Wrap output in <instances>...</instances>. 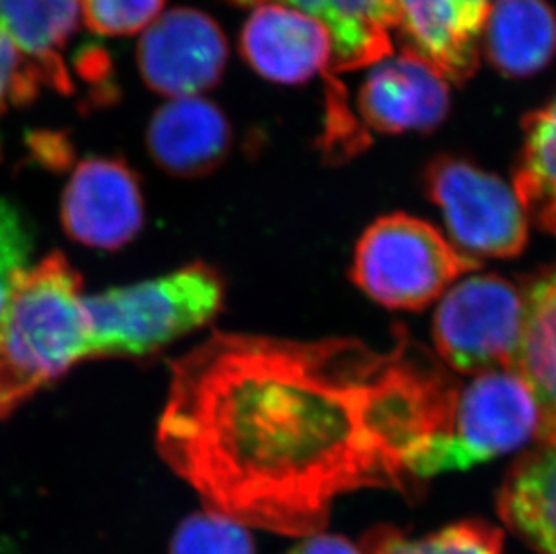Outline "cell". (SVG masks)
Instances as JSON below:
<instances>
[{
    "instance_id": "6da1fadb",
    "label": "cell",
    "mask_w": 556,
    "mask_h": 554,
    "mask_svg": "<svg viewBox=\"0 0 556 554\" xmlns=\"http://www.w3.org/2000/svg\"><path fill=\"white\" fill-rule=\"evenodd\" d=\"M391 358L355 339L215 333L172 366L159 455L207 509L312 537L341 493H416L375 421Z\"/></svg>"
},
{
    "instance_id": "7a4b0ae2",
    "label": "cell",
    "mask_w": 556,
    "mask_h": 554,
    "mask_svg": "<svg viewBox=\"0 0 556 554\" xmlns=\"http://www.w3.org/2000/svg\"><path fill=\"white\" fill-rule=\"evenodd\" d=\"M90 358L81 276L53 252L16 277L0 314V419Z\"/></svg>"
},
{
    "instance_id": "3957f363",
    "label": "cell",
    "mask_w": 556,
    "mask_h": 554,
    "mask_svg": "<svg viewBox=\"0 0 556 554\" xmlns=\"http://www.w3.org/2000/svg\"><path fill=\"white\" fill-rule=\"evenodd\" d=\"M226 285L205 263L85 298L90 358H142L215 319Z\"/></svg>"
},
{
    "instance_id": "277c9868",
    "label": "cell",
    "mask_w": 556,
    "mask_h": 554,
    "mask_svg": "<svg viewBox=\"0 0 556 554\" xmlns=\"http://www.w3.org/2000/svg\"><path fill=\"white\" fill-rule=\"evenodd\" d=\"M478 268L481 263L457 251L434 225L393 213L364 230L350 277L375 303L418 312Z\"/></svg>"
},
{
    "instance_id": "5b68a950",
    "label": "cell",
    "mask_w": 556,
    "mask_h": 554,
    "mask_svg": "<svg viewBox=\"0 0 556 554\" xmlns=\"http://www.w3.org/2000/svg\"><path fill=\"white\" fill-rule=\"evenodd\" d=\"M522 317L525 299L514 282L495 274L468 277L435 310L434 344L463 375L514 369Z\"/></svg>"
},
{
    "instance_id": "8992f818",
    "label": "cell",
    "mask_w": 556,
    "mask_h": 554,
    "mask_svg": "<svg viewBox=\"0 0 556 554\" xmlns=\"http://www.w3.org/2000/svg\"><path fill=\"white\" fill-rule=\"evenodd\" d=\"M426 191L452 240L476 256L515 257L528 243V215L503 178L465 159L440 155L426 169Z\"/></svg>"
},
{
    "instance_id": "52a82bcc",
    "label": "cell",
    "mask_w": 556,
    "mask_h": 554,
    "mask_svg": "<svg viewBox=\"0 0 556 554\" xmlns=\"http://www.w3.org/2000/svg\"><path fill=\"white\" fill-rule=\"evenodd\" d=\"M229 43L215 18L193 8L164 11L144 29L137 67L148 89L169 100L200 96L220 81Z\"/></svg>"
},
{
    "instance_id": "ba28073f",
    "label": "cell",
    "mask_w": 556,
    "mask_h": 554,
    "mask_svg": "<svg viewBox=\"0 0 556 554\" xmlns=\"http://www.w3.org/2000/svg\"><path fill=\"white\" fill-rule=\"evenodd\" d=\"M63 229L90 249L117 251L144 224L137 173L123 159L89 158L74 169L62 199Z\"/></svg>"
},
{
    "instance_id": "9c48e42d",
    "label": "cell",
    "mask_w": 556,
    "mask_h": 554,
    "mask_svg": "<svg viewBox=\"0 0 556 554\" xmlns=\"http://www.w3.org/2000/svg\"><path fill=\"white\" fill-rule=\"evenodd\" d=\"M541 413L525 378L514 369L481 373L459 392L452 435L473 463L508 454L539 435Z\"/></svg>"
},
{
    "instance_id": "30bf717a",
    "label": "cell",
    "mask_w": 556,
    "mask_h": 554,
    "mask_svg": "<svg viewBox=\"0 0 556 554\" xmlns=\"http://www.w3.org/2000/svg\"><path fill=\"white\" fill-rule=\"evenodd\" d=\"M358 114L378 134L434 130L451 109L446 79L432 65L404 49L372 63L358 92Z\"/></svg>"
},
{
    "instance_id": "8fae6325",
    "label": "cell",
    "mask_w": 556,
    "mask_h": 554,
    "mask_svg": "<svg viewBox=\"0 0 556 554\" xmlns=\"http://www.w3.org/2000/svg\"><path fill=\"white\" fill-rule=\"evenodd\" d=\"M494 0H393L405 48L443 78L463 84L479 67L484 22Z\"/></svg>"
},
{
    "instance_id": "7c38bea8",
    "label": "cell",
    "mask_w": 556,
    "mask_h": 554,
    "mask_svg": "<svg viewBox=\"0 0 556 554\" xmlns=\"http://www.w3.org/2000/svg\"><path fill=\"white\" fill-rule=\"evenodd\" d=\"M240 53L263 78L298 85L331 63L330 33L319 21L289 5L254 8L240 35Z\"/></svg>"
},
{
    "instance_id": "4fadbf2b",
    "label": "cell",
    "mask_w": 556,
    "mask_h": 554,
    "mask_svg": "<svg viewBox=\"0 0 556 554\" xmlns=\"http://www.w3.org/2000/svg\"><path fill=\"white\" fill-rule=\"evenodd\" d=\"M232 130L226 114L200 96L169 100L147 130L148 152L172 177L199 178L226 161Z\"/></svg>"
},
{
    "instance_id": "5bb4252c",
    "label": "cell",
    "mask_w": 556,
    "mask_h": 554,
    "mask_svg": "<svg viewBox=\"0 0 556 554\" xmlns=\"http://www.w3.org/2000/svg\"><path fill=\"white\" fill-rule=\"evenodd\" d=\"M237 5H289L319 21L331 38L328 73L368 67L393 54V0H229Z\"/></svg>"
},
{
    "instance_id": "9a60e30c",
    "label": "cell",
    "mask_w": 556,
    "mask_h": 554,
    "mask_svg": "<svg viewBox=\"0 0 556 554\" xmlns=\"http://www.w3.org/2000/svg\"><path fill=\"white\" fill-rule=\"evenodd\" d=\"M525 317L514 372L535 396L539 440L556 441V263L531 276L522 290Z\"/></svg>"
},
{
    "instance_id": "2e32d148",
    "label": "cell",
    "mask_w": 556,
    "mask_h": 554,
    "mask_svg": "<svg viewBox=\"0 0 556 554\" xmlns=\"http://www.w3.org/2000/svg\"><path fill=\"white\" fill-rule=\"evenodd\" d=\"M506 528L539 554H556V441L517 459L497 498Z\"/></svg>"
},
{
    "instance_id": "e0dca14e",
    "label": "cell",
    "mask_w": 556,
    "mask_h": 554,
    "mask_svg": "<svg viewBox=\"0 0 556 554\" xmlns=\"http://www.w3.org/2000/svg\"><path fill=\"white\" fill-rule=\"evenodd\" d=\"M481 43L498 73L508 78L533 76L555 54V13L546 0H494Z\"/></svg>"
},
{
    "instance_id": "ac0fdd59",
    "label": "cell",
    "mask_w": 556,
    "mask_h": 554,
    "mask_svg": "<svg viewBox=\"0 0 556 554\" xmlns=\"http://www.w3.org/2000/svg\"><path fill=\"white\" fill-rule=\"evenodd\" d=\"M78 22L79 0H0V29L54 90L71 89L63 51Z\"/></svg>"
},
{
    "instance_id": "d6986e66",
    "label": "cell",
    "mask_w": 556,
    "mask_h": 554,
    "mask_svg": "<svg viewBox=\"0 0 556 554\" xmlns=\"http://www.w3.org/2000/svg\"><path fill=\"white\" fill-rule=\"evenodd\" d=\"M514 188L528 221L556 235V98L526 115Z\"/></svg>"
},
{
    "instance_id": "ffe728a7",
    "label": "cell",
    "mask_w": 556,
    "mask_h": 554,
    "mask_svg": "<svg viewBox=\"0 0 556 554\" xmlns=\"http://www.w3.org/2000/svg\"><path fill=\"white\" fill-rule=\"evenodd\" d=\"M364 554H504L501 529L484 520H463L409 540L399 529L378 526L363 539Z\"/></svg>"
},
{
    "instance_id": "44dd1931",
    "label": "cell",
    "mask_w": 556,
    "mask_h": 554,
    "mask_svg": "<svg viewBox=\"0 0 556 554\" xmlns=\"http://www.w3.org/2000/svg\"><path fill=\"white\" fill-rule=\"evenodd\" d=\"M169 554H256V545L243 524L205 507L177 526Z\"/></svg>"
},
{
    "instance_id": "7402d4cb",
    "label": "cell",
    "mask_w": 556,
    "mask_h": 554,
    "mask_svg": "<svg viewBox=\"0 0 556 554\" xmlns=\"http://www.w3.org/2000/svg\"><path fill=\"white\" fill-rule=\"evenodd\" d=\"M166 0H79V15L100 37H131L163 15Z\"/></svg>"
},
{
    "instance_id": "603a6c76",
    "label": "cell",
    "mask_w": 556,
    "mask_h": 554,
    "mask_svg": "<svg viewBox=\"0 0 556 554\" xmlns=\"http://www.w3.org/2000/svg\"><path fill=\"white\" fill-rule=\"evenodd\" d=\"M33 235L21 211L0 200V314L4 312L16 277L27 270Z\"/></svg>"
},
{
    "instance_id": "cb8c5ba5",
    "label": "cell",
    "mask_w": 556,
    "mask_h": 554,
    "mask_svg": "<svg viewBox=\"0 0 556 554\" xmlns=\"http://www.w3.org/2000/svg\"><path fill=\"white\" fill-rule=\"evenodd\" d=\"M40 85L42 78L35 65L0 29V115L11 105H26L35 100Z\"/></svg>"
},
{
    "instance_id": "d4e9b609",
    "label": "cell",
    "mask_w": 556,
    "mask_h": 554,
    "mask_svg": "<svg viewBox=\"0 0 556 554\" xmlns=\"http://www.w3.org/2000/svg\"><path fill=\"white\" fill-rule=\"evenodd\" d=\"M289 554H364L350 540L337 534H312Z\"/></svg>"
}]
</instances>
